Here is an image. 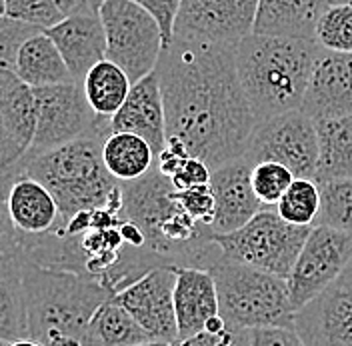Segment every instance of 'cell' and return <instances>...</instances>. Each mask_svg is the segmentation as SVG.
I'll return each instance as SVG.
<instances>
[{
  "mask_svg": "<svg viewBox=\"0 0 352 346\" xmlns=\"http://www.w3.org/2000/svg\"><path fill=\"white\" fill-rule=\"evenodd\" d=\"M210 176H212V171L204 160L188 156L186 162L180 166V171L170 180H173L176 191H184V188H192V186L210 184Z\"/></svg>",
  "mask_w": 352,
  "mask_h": 346,
  "instance_id": "38",
  "label": "cell"
},
{
  "mask_svg": "<svg viewBox=\"0 0 352 346\" xmlns=\"http://www.w3.org/2000/svg\"><path fill=\"white\" fill-rule=\"evenodd\" d=\"M0 346H8V343H6V340H2V338H0Z\"/></svg>",
  "mask_w": 352,
  "mask_h": 346,
  "instance_id": "47",
  "label": "cell"
},
{
  "mask_svg": "<svg viewBox=\"0 0 352 346\" xmlns=\"http://www.w3.org/2000/svg\"><path fill=\"white\" fill-rule=\"evenodd\" d=\"M156 72L168 138L182 140L210 171L246 154L258 120L239 78L234 46L173 41Z\"/></svg>",
  "mask_w": 352,
  "mask_h": 346,
  "instance_id": "1",
  "label": "cell"
},
{
  "mask_svg": "<svg viewBox=\"0 0 352 346\" xmlns=\"http://www.w3.org/2000/svg\"><path fill=\"white\" fill-rule=\"evenodd\" d=\"M109 134L110 118H102L98 129L68 144L26 156L24 173L52 193L60 210L58 224L85 210L107 208L122 196V182L107 171L102 160V144Z\"/></svg>",
  "mask_w": 352,
  "mask_h": 346,
  "instance_id": "4",
  "label": "cell"
},
{
  "mask_svg": "<svg viewBox=\"0 0 352 346\" xmlns=\"http://www.w3.org/2000/svg\"><path fill=\"white\" fill-rule=\"evenodd\" d=\"M6 17L48 30L66 19L54 0H6Z\"/></svg>",
  "mask_w": 352,
  "mask_h": 346,
  "instance_id": "32",
  "label": "cell"
},
{
  "mask_svg": "<svg viewBox=\"0 0 352 346\" xmlns=\"http://www.w3.org/2000/svg\"><path fill=\"white\" fill-rule=\"evenodd\" d=\"M210 272L219 290L220 316L230 328H296V310L290 303L286 279L226 257L217 260Z\"/></svg>",
  "mask_w": 352,
  "mask_h": 346,
  "instance_id": "6",
  "label": "cell"
},
{
  "mask_svg": "<svg viewBox=\"0 0 352 346\" xmlns=\"http://www.w3.org/2000/svg\"><path fill=\"white\" fill-rule=\"evenodd\" d=\"M112 132H132L142 136L158 156L166 147V114L158 72L154 70L134 83L122 109L110 118Z\"/></svg>",
  "mask_w": 352,
  "mask_h": 346,
  "instance_id": "17",
  "label": "cell"
},
{
  "mask_svg": "<svg viewBox=\"0 0 352 346\" xmlns=\"http://www.w3.org/2000/svg\"><path fill=\"white\" fill-rule=\"evenodd\" d=\"M320 186V213L314 226H329L352 235V178L330 180Z\"/></svg>",
  "mask_w": 352,
  "mask_h": 346,
  "instance_id": "28",
  "label": "cell"
},
{
  "mask_svg": "<svg viewBox=\"0 0 352 346\" xmlns=\"http://www.w3.org/2000/svg\"><path fill=\"white\" fill-rule=\"evenodd\" d=\"M318 166L316 184L352 178V114L332 120H318Z\"/></svg>",
  "mask_w": 352,
  "mask_h": 346,
  "instance_id": "23",
  "label": "cell"
},
{
  "mask_svg": "<svg viewBox=\"0 0 352 346\" xmlns=\"http://www.w3.org/2000/svg\"><path fill=\"white\" fill-rule=\"evenodd\" d=\"M274 210L296 226H314L320 213V186L314 178H294Z\"/></svg>",
  "mask_w": 352,
  "mask_h": 346,
  "instance_id": "27",
  "label": "cell"
},
{
  "mask_svg": "<svg viewBox=\"0 0 352 346\" xmlns=\"http://www.w3.org/2000/svg\"><path fill=\"white\" fill-rule=\"evenodd\" d=\"M294 174L278 162H258L252 169V191L264 208H274L294 182Z\"/></svg>",
  "mask_w": 352,
  "mask_h": 346,
  "instance_id": "31",
  "label": "cell"
},
{
  "mask_svg": "<svg viewBox=\"0 0 352 346\" xmlns=\"http://www.w3.org/2000/svg\"><path fill=\"white\" fill-rule=\"evenodd\" d=\"M188 156H190V152H188L186 144H184L182 140H178V138H168L164 151L156 156V169L164 174V176L173 178V176L180 171V166L186 162Z\"/></svg>",
  "mask_w": 352,
  "mask_h": 346,
  "instance_id": "39",
  "label": "cell"
},
{
  "mask_svg": "<svg viewBox=\"0 0 352 346\" xmlns=\"http://www.w3.org/2000/svg\"><path fill=\"white\" fill-rule=\"evenodd\" d=\"M58 4V8L63 10L65 17H72V14H78V12H88L87 0H54ZM92 12V10H90Z\"/></svg>",
  "mask_w": 352,
  "mask_h": 346,
  "instance_id": "41",
  "label": "cell"
},
{
  "mask_svg": "<svg viewBox=\"0 0 352 346\" xmlns=\"http://www.w3.org/2000/svg\"><path fill=\"white\" fill-rule=\"evenodd\" d=\"M28 338L48 346L60 336L82 340L94 312L114 299L100 282L24 260Z\"/></svg>",
  "mask_w": 352,
  "mask_h": 346,
  "instance_id": "5",
  "label": "cell"
},
{
  "mask_svg": "<svg viewBox=\"0 0 352 346\" xmlns=\"http://www.w3.org/2000/svg\"><path fill=\"white\" fill-rule=\"evenodd\" d=\"M312 226H296L272 208H264L248 224L228 235H210L222 257L288 279Z\"/></svg>",
  "mask_w": 352,
  "mask_h": 346,
  "instance_id": "7",
  "label": "cell"
},
{
  "mask_svg": "<svg viewBox=\"0 0 352 346\" xmlns=\"http://www.w3.org/2000/svg\"><path fill=\"white\" fill-rule=\"evenodd\" d=\"M329 0H258L254 34L312 41Z\"/></svg>",
  "mask_w": 352,
  "mask_h": 346,
  "instance_id": "19",
  "label": "cell"
},
{
  "mask_svg": "<svg viewBox=\"0 0 352 346\" xmlns=\"http://www.w3.org/2000/svg\"><path fill=\"white\" fill-rule=\"evenodd\" d=\"M0 338L6 343L28 338L24 259L21 252L0 255Z\"/></svg>",
  "mask_w": 352,
  "mask_h": 346,
  "instance_id": "22",
  "label": "cell"
},
{
  "mask_svg": "<svg viewBox=\"0 0 352 346\" xmlns=\"http://www.w3.org/2000/svg\"><path fill=\"white\" fill-rule=\"evenodd\" d=\"M21 83L14 70L0 66V164L4 166H24L28 154L16 142L8 127V100Z\"/></svg>",
  "mask_w": 352,
  "mask_h": 346,
  "instance_id": "30",
  "label": "cell"
},
{
  "mask_svg": "<svg viewBox=\"0 0 352 346\" xmlns=\"http://www.w3.org/2000/svg\"><path fill=\"white\" fill-rule=\"evenodd\" d=\"M256 8L258 0H182L173 41L236 46L252 34Z\"/></svg>",
  "mask_w": 352,
  "mask_h": 346,
  "instance_id": "12",
  "label": "cell"
},
{
  "mask_svg": "<svg viewBox=\"0 0 352 346\" xmlns=\"http://www.w3.org/2000/svg\"><path fill=\"white\" fill-rule=\"evenodd\" d=\"M32 90L36 98V130L26 156H38L58 149L98 129L102 118L88 105L80 83Z\"/></svg>",
  "mask_w": 352,
  "mask_h": 346,
  "instance_id": "10",
  "label": "cell"
},
{
  "mask_svg": "<svg viewBox=\"0 0 352 346\" xmlns=\"http://www.w3.org/2000/svg\"><path fill=\"white\" fill-rule=\"evenodd\" d=\"M98 14L107 32V58L129 74L132 85L154 72L166 44L153 14L132 0H107Z\"/></svg>",
  "mask_w": 352,
  "mask_h": 346,
  "instance_id": "8",
  "label": "cell"
},
{
  "mask_svg": "<svg viewBox=\"0 0 352 346\" xmlns=\"http://www.w3.org/2000/svg\"><path fill=\"white\" fill-rule=\"evenodd\" d=\"M104 166L118 182H131L148 173L156 164L153 147L138 134L112 132L102 144Z\"/></svg>",
  "mask_w": 352,
  "mask_h": 346,
  "instance_id": "24",
  "label": "cell"
},
{
  "mask_svg": "<svg viewBox=\"0 0 352 346\" xmlns=\"http://www.w3.org/2000/svg\"><path fill=\"white\" fill-rule=\"evenodd\" d=\"M300 110L314 122L351 116L352 54L318 50Z\"/></svg>",
  "mask_w": 352,
  "mask_h": 346,
  "instance_id": "14",
  "label": "cell"
},
{
  "mask_svg": "<svg viewBox=\"0 0 352 346\" xmlns=\"http://www.w3.org/2000/svg\"><path fill=\"white\" fill-rule=\"evenodd\" d=\"M175 310L178 338H188L204 330L206 323L220 314L219 290L210 270L175 266Z\"/></svg>",
  "mask_w": 352,
  "mask_h": 346,
  "instance_id": "18",
  "label": "cell"
},
{
  "mask_svg": "<svg viewBox=\"0 0 352 346\" xmlns=\"http://www.w3.org/2000/svg\"><path fill=\"white\" fill-rule=\"evenodd\" d=\"M19 230L10 218L6 200L0 198V255H19Z\"/></svg>",
  "mask_w": 352,
  "mask_h": 346,
  "instance_id": "40",
  "label": "cell"
},
{
  "mask_svg": "<svg viewBox=\"0 0 352 346\" xmlns=\"http://www.w3.org/2000/svg\"><path fill=\"white\" fill-rule=\"evenodd\" d=\"M176 202L195 218L200 224L212 226L214 213H217V198L210 188V184L192 186L184 191H175Z\"/></svg>",
  "mask_w": 352,
  "mask_h": 346,
  "instance_id": "34",
  "label": "cell"
},
{
  "mask_svg": "<svg viewBox=\"0 0 352 346\" xmlns=\"http://www.w3.org/2000/svg\"><path fill=\"white\" fill-rule=\"evenodd\" d=\"M330 4H352V0H329Z\"/></svg>",
  "mask_w": 352,
  "mask_h": 346,
  "instance_id": "46",
  "label": "cell"
},
{
  "mask_svg": "<svg viewBox=\"0 0 352 346\" xmlns=\"http://www.w3.org/2000/svg\"><path fill=\"white\" fill-rule=\"evenodd\" d=\"M8 346H43L41 343L32 340V338H22V340H14V343H8Z\"/></svg>",
  "mask_w": 352,
  "mask_h": 346,
  "instance_id": "42",
  "label": "cell"
},
{
  "mask_svg": "<svg viewBox=\"0 0 352 346\" xmlns=\"http://www.w3.org/2000/svg\"><path fill=\"white\" fill-rule=\"evenodd\" d=\"M36 32H44V30H38L24 22L12 21L8 17H0V66L14 70V63L22 44Z\"/></svg>",
  "mask_w": 352,
  "mask_h": 346,
  "instance_id": "33",
  "label": "cell"
},
{
  "mask_svg": "<svg viewBox=\"0 0 352 346\" xmlns=\"http://www.w3.org/2000/svg\"><path fill=\"white\" fill-rule=\"evenodd\" d=\"M175 266L154 268L120 290L114 301L126 308L151 340L173 345L178 340L175 310Z\"/></svg>",
  "mask_w": 352,
  "mask_h": 346,
  "instance_id": "13",
  "label": "cell"
},
{
  "mask_svg": "<svg viewBox=\"0 0 352 346\" xmlns=\"http://www.w3.org/2000/svg\"><path fill=\"white\" fill-rule=\"evenodd\" d=\"M352 262V235L329 226H312L292 266L288 282L290 303L298 312L316 301Z\"/></svg>",
  "mask_w": 352,
  "mask_h": 346,
  "instance_id": "11",
  "label": "cell"
},
{
  "mask_svg": "<svg viewBox=\"0 0 352 346\" xmlns=\"http://www.w3.org/2000/svg\"><path fill=\"white\" fill-rule=\"evenodd\" d=\"M136 346H173V345H168V343H160V340H148V343H142V345H136Z\"/></svg>",
  "mask_w": 352,
  "mask_h": 346,
  "instance_id": "44",
  "label": "cell"
},
{
  "mask_svg": "<svg viewBox=\"0 0 352 346\" xmlns=\"http://www.w3.org/2000/svg\"><path fill=\"white\" fill-rule=\"evenodd\" d=\"M173 346H250L248 330H236L226 325L219 332L202 330L195 336L178 338Z\"/></svg>",
  "mask_w": 352,
  "mask_h": 346,
  "instance_id": "35",
  "label": "cell"
},
{
  "mask_svg": "<svg viewBox=\"0 0 352 346\" xmlns=\"http://www.w3.org/2000/svg\"><path fill=\"white\" fill-rule=\"evenodd\" d=\"M104 2H107V0H87L88 8H90L92 12H98V10H100V6H102Z\"/></svg>",
  "mask_w": 352,
  "mask_h": 346,
  "instance_id": "43",
  "label": "cell"
},
{
  "mask_svg": "<svg viewBox=\"0 0 352 346\" xmlns=\"http://www.w3.org/2000/svg\"><path fill=\"white\" fill-rule=\"evenodd\" d=\"M318 154L316 122L302 110H292L258 122L244 156L252 164L278 162L296 178H314Z\"/></svg>",
  "mask_w": 352,
  "mask_h": 346,
  "instance_id": "9",
  "label": "cell"
},
{
  "mask_svg": "<svg viewBox=\"0 0 352 346\" xmlns=\"http://www.w3.org/2000/svg\"><path fill=\"white\" fill-rule=\"evenodd\" d=\"M175 184L154 164L144 176L122 182V218L134 222L146 238V252L160 266L206 268L222 259L210 240L212 228L190 217L175 198Z\"/></svg>",
  "mask_w": 352,
  "mask_h": 346,
  "instance_id": "2",
  "label": "cell"
},
{
  "mask_svg": "<svg viewBox=\"0 0 352 346\" xmlns=\"http://www.w3.org/2000/svg\"><path fill=\"white\" fill-rule=\"evenodd\" d=\"M60 50L76 83L82 85L92 66L107 58V32L98 12H78L44 30Z\"/></svg>",
  "mask_w": 352,
  "mask_h": 346,
  "instance_id": "16",
  "label": "cell"
},
{
  "mask_svg": "<svg viewBox=\"0 0 352 346\" xmlns=\"http://www.w3.org/2000/svg\"><path fill=\"white\" fill-rule=\"evenodd\" d=\"M14 74L30 88L76 83L66 66L60 50L46 32H36L22 44L14 63Z\"/></svg>",
  "mask_w": 352,
  "mask_h": 346,
  "instance_id": "21",
  "label": "cell"
},
{
  "mask_svg": "<svg viewBox=\"0 0 352 346\" xmlns=\"http://www.w3.org/2000/svg\"><path fill=\"white\" fill-rule=\"evenodd\" d=\"M148 340V334L132 318L131 312L110 299L94 312L82 346H136Z\"/></svg>",
  "mask_w": 352,
  "mask_h": 346,
  "instance_id": "25",
  "label": "cell"
},
{
  "mask_svg": "<svg viewBox=\"0 0 352 346\" xmlns=\"http://www.w3.org/2000/svg\"><path fill=\"white\" fill-rule=\"evenodd\" d=\"M318 50L312 41L254 32L234 46L239 78L258 122L302 109Z\"/></svg>",
  "mask_w": 352,
  "mask_h": 346,
  "instance_id": "3",
  "label": "cell"
},
{
  "mask_svg": "<svg viewBox=\"0 0 352 346\" xmlns=\"http://www.w3.org/2000/svg\"><path fill=\"white\" fill-rule=\"evenodd\" d=\"M0 17H6V0H0Z\"/></svg>",
  "mask_w": 352,
  "mask_h": 346,
  "instance_id": "45",
  "label": "cell"
},
{
  "mask_svg": "<svg viewBox=\"0 0 352 346\" xmlns=\"http://www.w3.org/2000/svg\"><path fill=\"white\" fill-rule=\"evenodd\" d=\"M252 169L254 164L242 156L212 171L210 188L217 198V213L210 228L214 235L234 233L264 210L252 191Z\"/></svg>",
  "mask_w": 352,
  "mask_h": 346,
  "instance_id": "15",
  "label": "cell"
},
{
  "mask_svg": "<svg viewBox=\"0 0 352 346\" xmlns=\"http://www.w3.org/2000/svg\"><path fill=\"white\" fill-rule=\"evenodd\" d=\"M132 2H136L138 6L148 10L156 19V22L162 28V34H164V44L168 46L173 43V39H175V22L182 0H132Z\"/></svg>",
  "mask_w": 352,
  "mask_h": 346,
  "instance_id": "36",
  "label": "cell"
},
{
  "mask_svg": "<svg viewBox=\"0 0 352 346\" xmlns=\"http://www.w3.org/2000/svg\"><path fill=\"white\" fill-rule=\"evenodd\" d=\"M250 346H307L296 328L266 326L248 330Z\"/></svg>",
  "mask_w": 352,
  "mask_h": 346,
  "instance_id": "37",
  "label": "cell"
},
{
  "mask_svg": "<svg viewBox=\"0 0 352 346\" xmlns=\"http://www.w3.org/2000/svg\"><path fill=\"white\" fill-rule=\"evenodd\" d=\"M82 88L92 110L100 118H112L126 102L132 80L120 66L104 58L90 68V72L82 80Z\"/></svg>",
  "mask_w": 352,
  "mask_h": 346,
  "instance_id": "26",
  "label": "cell"
},
{
  "mask_svg": "<svg viewBox=\"0 0 352 346\" xmlns=\"http://www.w3.org/2000/svg\"><path fill=\"white\" fill-rule=\"evenodd\" d=\"M6 204L10 218L21 235L50 233L60 220V210L52 193L43 182L30 176H22L12 186Z\"/></svg>",
  "mask_w": 352,
  "mask_h": 346,
  "instance_id": "20",
  "label": "cell"
},
{
  "mask_svg": "<svg viewBox=\"0 0 352 346\" xmlns=\"http://www.w3.org/2000/svg\"><path fill=\"white\" fill-rule=\"evenodd\" d=\"M314 43L324 50L352 54V4H330L316 26Z\"/></svg>",
  "mask_w": 352,
  "mask_h": 346,
  "instance_id": "29",
  "label": "cell"
}]
</instances>
